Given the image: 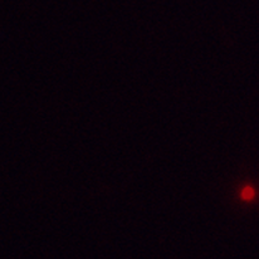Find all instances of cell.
<instances>
[{
    "label": "cell",
    "mask_w": 259,
    "mask_h": 259,
    "mask_svg": "<svg viewBox=\"0 0 259 259\" xmlns=\"http://www.w3.org/2000/svg\"><path fill=\"white\" fill-rule=\"evenodd\" d=\"M254 195H255L254 189L250 188V186H247V188H244L242 190V198L244 199V200H252V199L254 198Z\"/></svg>",
    "instance_id": "cell-1"
}]
</instances>
